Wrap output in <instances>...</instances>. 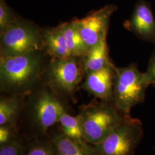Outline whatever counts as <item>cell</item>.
<instances>
[{
    "label": "cell",
    "instance_id": "ba28073f",
    "mask_svg": "<svg viewBox=\"0 0 155 155\" xmlns=\"http://www.w3.org/2000/svg\"><path fill=\"white\" fill-rule=\"evenodd\" d=\"M117 9V6L109 4L83 18L75 20L88 51L106 40L111 16Z\"/></svg>",
    "mask_w": 155,
    "mask_h": 155
},
{
    "label": "cell",
    "instance_id": "ffe728a7",
    "mask_svg": "<svg viewBox=\"0 0 155 155\" xmlns=\"http://www.w3.org/2000/svg\"><path fill=\"white\" fill-rule=\"evenodd\" d=\"M16 20L10 8L4 0H0V32Z\"/></svg>",
    "mask_w": 155,
    "mask_h": 155
},
{
    "label": "cell",
    "instance_id": "2e32d148",
    "mask_svg": "<svg viewBox=\"0 0 155 155\" xmlns=\"http://www.w3.org/2000/svg\"><path fill=\"white\" fill-rule=\"evenodd\" d=\"M59 124L61 125L62 132L64 134L80 143L86 142L81 119L78 115L72 116L67 111H64L61 115Z\"/></svg>",
    "mask_w": 155,
    "mask_h": 155
},
{
    "label": "cell",
    "instance_id": "e0dca14e",
    "mask_svg": "<svg viewBox=\"0 0 155 155\" xmlns=\"http://www.w3.org/2000/svg\"><path fill=\"white\" fill-rule=\"evenodd\" d=\"M25 155H59L49 136L43 138L27 140Z\"/></svg>",
    "mask_w": 155,
    "mask_h": 155
},
{
    "label": "cell",
    "instance_id": "6da1fadb",
    "mask_svg": "<svg viewBox=\"0 0 155 155\" xmlns=\"http://www.w3.org/2000/svg\"><path fill=\"white\" fill-rule=\"evenodd\" d=\"M29 94L18 125L20 132L27 140L47 137L66 108L49 87L34 89Z\"/></svg>",
    "mask_w": 155,
    "mask_h": 155
},
{
    "label": "cell",
    "instance_id": "3957f363",
    "mask_svg": "<svg viewBox=\"0 0 155 155\" xmlns=\"http://www.w3.org/2000/svg\"><path fill=\"white\" fill-rule=\"evenodd\" d=\"M115 72L113 104L125 117H131V110L144 101L150 84L136 63L122 68L115 67Z\"/></svg>",
    "mask_w": 155,
    "mask_h": 155
},
{
    "label": "cell",
    "instance_id": "44dd1931",
    "mask_svg": "<svg viewBox=\"0 0 155 155\" xmlns=\"http://www.w3.org/2000/svg\"><path fill=\"white\" fill-rule=\"evenodd\" d=\"M145 74L150 85L155 87V50L150 58L149 64Z\"/></svg>",
    "mask_w": 155,
    "mask_h": 155
},
{
    "label": "cell",
    "instance_id": "ac0fdd59",
    "mask_svg": "<svg viewBox=\"0 0 155 155\" xmlns=\"http://www.w3.org/2000/svg\"><path fill=\"white\" fill-rule=\"evenodd\" d=\"M27 140L21 135L15 141L0 147V155H25Z\"/></svg>",
    "mask_w": 155,
    "mask_h": 155
},
{
    "label": "cell",
    "instance_id": "7c38bea8",
    "mask_svg": "<svg viewBox=\"0 0 155 155\" xmlns=\"http://www.w3.org/2000/svg\"><path fill=\"white\" fill-rule=\"evenodd\" d=\"M41 35L45 47L53 59H63L72 56L66 39L59 26L45 29Z\"/></svg>",
    "mask_w": 155,
    "mask_h": 155
},
{
    "label": "cell",
    "instance_id": "9c48e42d",
    "mask_svg": "<svg viewBox=\"0 0 155 155\" xmlns=\"http://www.w3.org/2000/svg\"><path fill=\"white\" fill-rule=\"evenodd\" d=\"M82 87L100 101L113 104L116 76L113 64L95 71L87 72Z\"/></svg>",
    "mask_w": 155,
    "mask_h": 155
},
{
    "label": "cell",
    "instance_id": "5bb4252c",
    "mask_svg": "<svg viewBox=\"0 0 155 155\" xmlns=\"http://www.w3.org/2000/svg\"><path fill=\"white\" fill-rule=\"evenodd\" d=\"M83 57V69L85 74L100 70L113 64L109 59L106 40L89 50Z\"/></svg>",
    "mask_w": 155,
    "mask_h": 155
},
{
    "label": "cell",
    "instance_id": "30bf717a",
    "mask_svg": "<svg viewBox=\"0 0 155 155\" xmlns=\"http://www.w3.org/2000/svg\"><path fill=\"white\" fill-rule=\"evenodd\" d=\"M127 25L140 40L155 45V18L145 0L138 1Z\"/></svg>",
    "mask_w": 155,
    "mask_h": 155
},
{
    "label": "cell",
    "instance_id": "4fadbf2b",
    "mask_svg": "<svg viewBox=\"0 0 155 155\" xmlns=\"http://www.w3.org/2000/svg\"><path fill=\"white\" fill-rule=\"evenodd\" d=\"M59 155H97L93 145L80 143L61 132L51 137Z\"/></svg>",
    "mask_w": 155,
    "mask_h": 155
},
{
    "label": "cell",
    "instance_id": "277c9868",
    "mask_svg": "<svg viewBox=\"0 0 155 155\" xmlns=\"http://www.w3.org/2000/svg\"><path fill=\"white\" fill-rule=\"evenodd\" d=\"M78 116L84 139L93 146L105 139L125 118L113 104L101 101L82 106Z\"/></svg>",
    "mask_w": 155,
    "mask_h": 155
},
{
    "label": "cell",
    "instance_id": "9a60e30c",
    "mask_svg": "<svg viewBox=\"0 0 155 155\" xmlns=\"http://www.w3.org/2000/svg\"><path fill=\"white\" fill-rule=\"evenodd\" d=\"M64 34L72 56L81 57L88 52L78 27L76 20L65 22L59 26Z\"/></svg>",
    "mask_w": 155,
    "mask_h": 155
},
{
    "label": "cell",
    "instance_id": "8992f818",
    "mask_svg": "<svg viewBox=\"0 0 155 155\" xmlns=\"http://www.w3.org/2000/svg\"><path fill=\"white\" fill-rule=\"evenodd\" d=\"M1 58L40 51L44 47L41 33L28 22L16 20L1 32Z\"/></svg>",
    "mask_w": 155,
    "mask_h": 155
},
{
    "label": "cell",
    "instance_id": "d6986e66",
    "mask_svg": "<svg viewBox=\"0 0 155 155\" xmlns=\"http://www.w3.org/2000/svg\"><path fill=\"white\" fill-rule=\"evenodd\" d=\"M21 135L19 127L16 125H0V147L15 141Z\"/></svg>",
    "mask_w": 155,
    "mask_h": 155
},
{
    "label": "cell",
    "instance_id": "5b68a950",
    "mask_svg": "<svg viewBox=\"0 0 155 155\" xmlns=\"http://www.w3.org/2000/svg\"><path fill=\"white\" fill-rule=\"evenodd\" d=\"M143 136L141 121L132 117H125L93 147L97 155H134Z\"/></svg>",
    "mask_w": 155,
    "mask_h": 155
},
{
    "label": "cell",
    "instance_id": "52a82bcc",
    "mask_svg": "<svg viewBox=\"0 0 155 155\" xmlns=\"http://www.w3.org/2000/svg\"><path fill=\"white\" fill-rule=\"evenodd\" d=\"M72 56L63 59H53L48 67L47 83L55 94L71 97L77 91L85 74L83 61Z\"/></svg>",
    "mask_w": 155,
    "mask_h": 155
},
{
    "label": "cell",
    "instance_id": "7a4b0ae2",
    "mask_svg": "<svg viewBox=\"0 0 155 155\" xmlns=\"http://www.w3.org/2000/svg\"><path fill=\"white\" fill-rule=\"evenodd\" d=\"M39 51L1 58L0 89L7 94H29L35 89L42 64Z\"/></svg>",
    "mask_w": 155,
    "mask_h": 155
},
{
    "label": "cell",
    "instance_id": "8fae6325",
    "mask_svg": "<svg viewBox=\"0 0 155 155\" xmlns=\"http://www.w3.org/2000/svg\"><path fill=\"white\" fill-rule=\"evenodd\" d=\"M22 94H8L0 98V125H16L22 115L25 100Z\"/></svg>",
    "mask_w": 155,
    "mask_h": 155
}]
</instances>
